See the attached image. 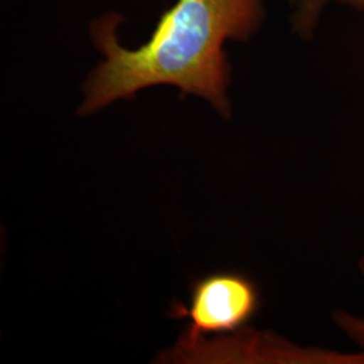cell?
<instances>
[{"instance_id":"1","label":"cell","mask_w":364,"mask_h":364,"mask_svg":"<svg viewBox=\"0 0 364 364\" xmlns=\"http://www.w3.org/2000/svg\"><path fill=\"white\" fill-rule=\"evenodd\" d=\"M264 0H176L149 39L136 48L122 45L120 14L91 23L92 43L102 61L84 84L81 115L119 100H132L151 87L169 85L181 96L207 100L221 117H231V65L227 42H248L264 23Z\"/></svg>"},{"instance_id":"4","label":"cell","mask_w":364,"mask_h":364,"mask_svg":"<svg viewBox=\"0 0 364 364\" xmlns=\"http://www.w3.org/2000/svg\"><path fill=\"white\" fill-rule=\"evenodd\" d=\"M359 264L364 277V255ZM335 321L338 328L346 333V336L350 338L359 348H362L364 353V317H359L351 313L338 312L335 314Z\"/></svg>"},{"instance_id":"2","label":"cell","mask_w":364,"mask_h":364,"mask_svg":"<svg viewBox=\"0 0 364 364\" xmlns=\"http://www.w3.org/2000/svg\"><path fill=\"white\" fill-rule=\"evenodd\" d=\"M260 308L257 284L246 274L215 272L196 279L189 304H174L170 316L189 321L191 343L247 326Z\"/></svg>"},{"instance_id":"3","label":"cell","mask_w":364,"mask_h":364,"mask_svg":"<svg viewBox=\"0 0 364 364\" xmlns=\"http://www.w3.org/2000/svg\"><path fill=\"white\" fill-rule=\"evenodd\" d=\"M344 6L363 13L364 0H291L290 26L296 36L311 39L329 6Z\"/></svg>"}]
</instances>
